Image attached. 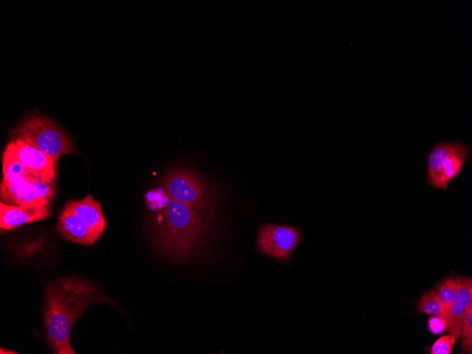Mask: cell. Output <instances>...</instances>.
Instances as JSON below:
<instances>
[{
  "mask_svg": "<svg viewBox=\"0 0 472 354\" xmlns=\"http://www.w3.org/2000/svg\"><path fill=\"white\" fill-rule=\"evenodd\" d=\"M150 202L158 211L153 228L157 245L168 256H189L203 238L209 214L172 200L164 190L153 194Z\"/></svg>",
  "mask_w": 472,
  "mask_h": 354,
  "instance_id": "2",
  "label": "cell"
},
{
  "mask_svg": "<svg viewBox=\"0 0 472 354\" xmlns=\"http://www.w3.org/2000/svg\"><path fill=\"white\" fill-rule=\"evenodd\" d=\"M12 134L15 139L21 140L50 156L56 168L62 155L78 153L69 134L47 117H26L12 131Z\"/></svg>",
  "mask_w": 472,
  "mask_h": 354,
  "instance_id": "3",
  "label": "cell"
},
{
  "mask_svg": "<svg viewBox=\"0 0 472 354\" xmlns=\"http://www.w3.org/2000/svg\"><path fill=\"white\" fill-rule=\"evenodd\" d=\"M463 341L461 344V348L463 352L466 353H471L472 349V336L463 338Z\"/></svg>",
  "mask_w": 472,
  "mask_h": 354,
  "instance_id": "20",
  "label": "cell"
},
{
  "mask_svg": "<svg viewBox=\"0 0 472 354\" xmlns=\"http://www.w3.org/2000/svg\"><path fill=\"white\" fill-rule=\"evenodd\" d=\"M64 207L83 220L99 236H102L107 226L101 203L88 194L81 200H71Z\"/></svg>",
  "mask_w": 472,
  "mask_h": 354,
  "instance_id": "12",
  "label": "cell"
},
{
  "mask_svg": "<svg viewBox=\"0 0 472 354\" xmlns=\"http://www.w3.org/2000/svg\"><path fill=\"white\" fill-rule=\"evenodd\" d=\"M107 299L90 282L61 278L44 290L42 317L47 341L55 354H76L70 343L75 322L90 307Z\"/></svg>",
  "mask_w": 472,
  "mask_h": 354,
  "instance_id": "1",
  "label": "cell"
},
{
  "mask_svg": "<svg viewBox=\"0 0 472 354\" xmlns=\"http://www.w3.org/2000/svg\"><path fill=\"white\" fill-rule=\"evenodd\" d=\"M51 214L50 203L14 206L1 202L0 227L4 230H13L25 224L47 219Z\"/></svg>",
  "mask_w": 472,
  "mask_h": 354,
  "instance_id": "7",
  "label": "cell"
},
{
  "mask_svg": "<svg viewBox=\"0 0 472 354\" xmlns=\"http://www.w3.org/2000/svg\"><path fill=\"white\" fill-rule=\"evenodd\" d=\"M417 311L420 314L441 315L448 320V314L435 289L427 291L422 295L417 305Z\"/></svg>",
  "mask_w": 472,
  "mask_h": 354,
  "instance_id": "14",
  "label": "cell"
},
{
  "mask_svg": "<svg viewBox=\"0 0 472 354\" xmlns=\"http://www.w3.org/2000/svg\"><path fill=\"white\" fill-rule=\"evenodd\" d=\"M456 337L449 334L438 338L430 348V354H450L455 345Z\"/></svg>",
  "mask_w": 472,
  "mask_h": 354,
  "instance_id": "17",
  "label": "cell"
},
{
  "mask_svg": "<svg viewBox=\"0 0 472 354\" xmlns=\"http://www.w3.org/2000/svg\"><path fill=\"white\" fill-rule=\"evenodd\" d=\"M468 155V148L458 142L435 145L427 157L428 184L437 189H447L449 182L461 172Z\"/></svg>",
  "mask_w": 472,
  "mask_h": 354,
  "instance_id": "4",
  "label": "cell"
},
{
  "mask_svg": "<svg viewBox=\"0 0 472 354\" xmlns=\"http://www.w3.org/2000/svg\"><path fill=\"white\" fill-rule=\"evenodd\" d=\"M427 329L434 335H439L447 331L448 320L441 315H432L427 319Z\"/></svg>",
  "mask_w": 472,
  "mask_h": 354,
  "instance_id": "18",
  "label": "cell"
},
{
  "mask_svg": "<svg viewBox=\"0 0 472 354\" xmlns=\"http://www.w3.org/2000/svg\"><path fill=\"white\" fill-rule=\"evenodd\" d=\"M0 353H18L14 352V351L6 350V349H3L2 348H1V352Z\"/></svg>",
  "mask_w": 472,
  "mask_h": 354,
  "instance_id": "21",
  "label": "cell"
},
{
  "mask_svg": "<svg viewBox=\"0 0 472 354\" xmlns=\"http://www.w3.org/2000/svg\"><path fill=\"white\" fill-rule=\"evenodd\" d=\"M460 336L463 338L472 336V307H468L466 312Z\"/></svg>",
  "mask_w": 472,
  "mask_h": 354,
  "instance_id": "19",
  "label": "cell"
},
{
  "mask_svg": "<svg viewBox=\"0 0 472 354\" xmlns=\"http://www.w3.org/2000/svg\"><path fill=\"white\" fill-rule=\"evenodd\" d=\"M25 178L30 183L40 200L50 202L55 192L54 180L47 181L31 172Z\"/></svg>",
  "mask_w": 472,
  "mask_h": 354,
  "instance_id": "16",
  "label": "cell"
},
{
  "mask_svg": "<svg viewBox=\"0 0 472 354\" xmlns=\"http://www.w3.org/2000/svg\"><path fill=\"white\" fill-rule=\"evenodd\" d=\"M456 278L458 282V289L448 312L447 331L458 339L461 334L466 312L469 307L470 295L472 294V281L471 278L462 276Z\"/></svg>",
  "mask_w": 472,
  "mask_h": 354,
  "instance_id": "11",
  "label": "cell"
},
{
  "mask_svg": "<svg viewBox=\"0 0 472 354\" xmlns=\"http://www.w3.org/2000/svg\"><path fill=\"white\" fill-rule=\"evenodd\" d=\"M57 230L63 238L81 244L91 245L100 237L83 220L64 206L58 215Z\"/></svg>",
  "mask_w": 472,
  "mask_h": 354,
  "instance_id": "9",
  "label": "cell"
},
{
  "mask_svg": "<svg viewBox=\"0 0 472 354\" xmlns=\"http://www.w3.org/2000/svg\"><path fill=\"white\" fill-rule=\"evenodd\" d=\"M458 289V282L456 278L449 276L436 285V291L442 300L444 309L448 314L449 307L454 301Z\"/></svg>",
  "mask_w": 472,
  "mask_h": 354,
  "instance_id": "15",
  "label": "cell"
},
{
  "mask_svg": "<svg viewBox=\"0 0 472 354\" xmlns=\"http://www.w3.org/2000/svg\"><path fill=\"white\" fill-rule=\"evenodd\" d=\"M3 179H7L15 176L26 177L30 172L18 158L14 148L13 141H10L6 146L2 158Z\"/></svg>",
  "mask_w": 472,
  "mask_h": 354,
  "instance_id": "13",
  "label": "cell"
},
{
  "mask_svg": "<svg viewBox=\"0 0 472 354\" xmlns=\"http://www.w3.org/2000/svg\"><path fill=\"white\" fill-rule=\"evenodd\" d=\"M1 202L9 206H26L50 202L40 200L26 178L15 176L1 182Z\"/></svg>",
  "mask_w": 472,
  "mask_h": 354,
  "instance_id": "10",
  "label": "cell"
},
{
  "mask_svg": "<svg viewBox=\"0 0 472 354\" xmlns=\"http://www.w3.org/2000/svg\"><path fill=\"white\" fill-rule=\"evenodd\" d=\"M13 141L18 158L28 170L47 181L55 179L56 167L50 156L21 140Z\"/></svg>",
  "mask_w": 472,
  "mask_h": 354,
  "instance_id": "8",
  "label": "cell"
},
{
  "mask_svg": "<svg viewBox=\"0 0 472 354\" xmlns=\"http://www.w3.org/2000/svg\"><path fill=\"white\" fill-rule=\"evenodd\" d=\"M302 234L290 225L263 224L259 227L256 247L261 253L281 261H287L301 242Z\"/></svg>",
  "mask_w": 472,
  "mask_h": 354,
  "instance_id": "6",
  "label": "cell"
},
{
  "mask_svg": "<svg viewBox=\"0 0 472 354\" xmlns=\"http://www.w3.org/2000/svg\"><path fill=\"white\" fill-rule=\"evenodd\" d=\"M162 187L172 200L209 214L211 194L201 177L195 172L185 168L174 169L165 175Z\"/></svg>",
  "mask_w": 472,
  "mask_h": 354,
  "instance_id": "5",
  "label": "cell"
}]
</instances>
